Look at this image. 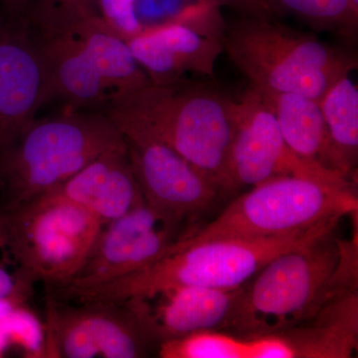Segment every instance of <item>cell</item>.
Masks as SVG:
<instances>
[{
  "instance_id": "1",
  "label": "cell",
  "mask_w": 358,
  "mask_h": 358,
  "mask_svg": "<svg viewBox=\"0 0 358 358\" xmlns=\"http://www.w3.org/2000/svg\"><path fill=\"white\" fill-rule=\"evenodd\" d=\"M105 114L122 136H145L169 145L227 192L237 100L217 85L186 78L150 83L108 103Z\"/></svg>"
},
{
  "instance_id": "2",
  "label": "cell",
  "mask_w": 358,
  "mask_h": 358,
  "mask_svg": "<svg viewBox=\"0 0 358 358\" xmlns=\"http://www.w3.org/2000/svg\"><path fill=\"white\" fill-rule=\"evenodd\" d=\"M334 231L280 254L243 286L222 331L239 336L280 333L312 319L338 294L357 288V241Z\"/></svg>"
},
{
  "instance_id": "3",
  "label": "cell",
  "mask_w": 358,
  "mask_h": 358,
  "mask_svg": "<svg viewBox=\"0 0 358 358\" xmlns=\"http://www.w3.org/2000/svg\"><path fill=\"white\" fill-rule=\"evenodd\" d=\"M341 218L329 219L285 236L256 240H214L176 247L145 267L113 281L62 294L86 301L150 299L182 287L230 289L248 282L275 257L336 229ZM178 242V241H176Z\"/></svg>"
},
{
  "instance_id": "4",
  "label": "cell",
  "mask_w": 358,
  "mask_h": 358,
  "mask_svg": "<svg viewBox=\"0 0 358 358\" xmlns=\"http://www.w3.org/2000/svg\"><path fill=\"white\" fill-rule=\"evenodd\" d=\"M223 49L250 85L270 93L324 99L357 68V56L266 18L242 17L224 27Z\"/></svg>"
},
{
  "instance_id": "5",
  "label": "cell",
  "mask_w": 358,
  "mask_h": 358,
  "mask_svg": "<svg viewBox=\"0 0 358 358\" xmlns=\"http://www.w3.org/2000/svg\"><path fill=\"white\" fill-rule=\"evenodd\" d=\"M124 145L106 114L66 109L57 117L35 120L0 157V205L24 203L51 192L103 152Z\"/></svg>"
},
{
  "instance_id": "6",
  "label": "cell",
  "mask_w": 358,
  "mask_h": 358,
  "mask_svg": "<svg viewBox=\"0 0 358 358\" xmlns=\"http://www.w3.org/2000/svg\"><path fill=\"white\" fill-rule=\"evenodd\" d=\"M357 210L355 186L282 176L254 186L210 223L192 228L174 245L285 236L329 219L357 215Z\"/></svg>"
},
{
  "instance_id": "7",
  "label": "cell",
  "mask_w": 358,
  "mask_h": 358,
  "mask_svg": "<svg viewBox=\"0 0 358 358\" xmlns=\"http://www.w3.org/2000/svg\"><path fill=\"white\" fill-rule=\"evenodd\" d=\"M103 225L82 207L45 193L0 205V251L26 281L62 288L83 267Z\"/></svg>"
},
{
  "instance_id": "8",
  "label": "cell",
  "mask_w": 358,
  "mask_h": 358,
  "mask_svg": "<svg viewBox=\"0 0 358 358\" xmlns=\"http://www.w3.org/2000/svg\"><path fill=\"white\" fill-rule=\"evenodd\" d=\"M47 301L46 357L141 358L157 352L133 300Z\"/></svg>"
},
{
  "instance_id": "9",
  "label": "cell",
  "mask_w": 358,
  "mask_h": 358,
  "mask_svg": "<svg viewBox=\"0 0 358 358\" xmlns=\"http://www.w3.org/2000/svg\"><path fill=\"white\" fill-rule=\"evenodd\" d=\"M282 176H301L334 185L355 181L301 159L289 148L261 90L250 85L237 100L236 124L227 166V192L254 187Z\"/></svg>"
},
{
  "instance_id": "10",
  "label": "cell",
  "mask_w": 358,
  "mask_h": 358,
  "mask_svg": "<svg viewBox=\"0 0 358 358\" xmlns=\"http://www.w3.org/2000/svg\"><path fill=\"white\" fill-rule=\"evenodd\" d=\"M188 230L141 202L121 217L103 224L76 277L55 289L64 294L136 272L166 255Z\"/></svg>"
},
{
  "instance_id": "11",
  "label": "cell",
  "mask_w": 358,
  "mask_h": 358,
  "mask_svg": "<svg viewBox=\"0 0 358 358\" xmlns=\"http://www.w3.org/2000/svg\"><path fill=\"white\" fill-rule=\"evenodd\" d=\"M124 138L145 204L167 220L192 229L189 223L217 199L218 186L169 145L145 136Z\"/></svg>"
},
{
  "instance_id": "12",
  "label": "cell",
  "mask_w": 358,
  "mask_h": 358,
  "mask_svg": "<svg viewBox=\"0 0 358 358\" xmlns=\"http://www.w3.org/2000/svg\"><path fill=\"white\" fill-rule=\"evenodd\" d=\"M47 103L40 44L29 25L0 24V157L36 120Z\"/></svg>"
},
{
  "instance_id": "13",
  "label": "cell",
  "mask_w": 358,
  "mask_h": 358,
  "mask_svg": "<svg viewBox=\"0 0 358 358\" xmlns=\"http://www.w3.org/2000/svg\"><path fill=\"white\" fill-rule=\"evenodd\" d=\"M244 286V285H243ZM243 286L217 289L182 287L150 299H131L157 345L201 331H221L236 307Z\"/></svg>"
},
{
  "instance_id": "14",
  "label": "cell",
  "mask_w": 358,
  "mask_h": 358,
  "mask_svg": "<svg viewBox=\"0 0 358 358\" xmlns=\"http://www.w3.org/2000/svg\"><path fill=\"white\" fill-rule=\"evenodd\" d=\"M124 40L154 84L173 83L187 73L214 78V66L224 51L221 38L182 23L145 28Z\"/></svg>"
},
{
  "instance_id": "15",
  "label": "cell",
  "mask_w": 358,
  "mask_h": 358,
  "mask_svg": "<svg viewBox=\"0 0 358 358\" xmlns=\"http://www.w3.org/2000/svg\"><path fill=\"white\" fill-rule=\"evenodd\" d=\"M47 193L82 207L103 224L121 217L145 201L131 169L127 143L103 152Z\"/></svg>"
},
{
  "instance_id": "16",
  "label": "cell",
  "mask_w": 358,
  "mask_h": 358,
  "mask_svg": "<svg viewBox=\"0 0 358 358\" xmlns=\"http://www.w3.org/2000/svg\"><path fill=\"white\" fill-rule=\"evenodd\" d=\"M39 44L46 77L47 102L57 99L69 110L110 102L98 68L74 30L41 40Z\"/></svg>"
},
{
  "instance_id": "17",
  "label": "cell",
  "mask_w": 358,
  "mask_h": 358,
  "mask_svg": "<svg viewBox=\"0 0 358 358\" xmlns=\"http://www.w3.org/2000/svg\"><path fill=\"white\" fill-rule=\"evenodd\" d=\"M275 334L286 358L352 357L358 343L357 289L334 296L307 322Z\"/></svg>"
},
{
  "instance_id": "18",
  "label": "cell",
  "mask_w": 358,
  "mask_h": 358,
  "mask_svg": "<svg viewBox=\"0 0 358 358\" xmlns=\"http://www.w3.org/2000/svg\"><path fill=\"white\" fill-rule=\"evenodd\" d=\"M98 68L110 102L152 83L129 45L100 15L73 28Z\"/></svg>"
},
{
  "instance_id": "19",
  "label": "cell",
  "mask_w": 358,
  "mask_h": 358,
  "mask_svg": "<svg viewBox=\"0 0 358 358\" xmlns=\"http://www.w3.org/2000/svg\"><path fill=\"white\" fill-rule=\"evenodd\" d=\"M262 92L277 117L285 141L294 154L333 171L329 162V138L320 103L298 94Z\"/></svg>"
},
{
  "instance_id": "20",
  "label": "cell",
  "mask_w": 358,
  "mask_h": 358,
  "mask_svg": "<svg viewBox=\"0 0 358 358\" xmlns=\"http://www.w3.org/2000/svg\"><path fill=\"white\" fill-rule=\"evenodd\" d=\"M333 171L355 181L358 157V88L350 75L341 77L320 103Z\"/></svg>"
},
{
  "instance_id": "21",
  "label": "cell",
  "mask_w": 358,
  "mask_h": 358,
  "mask_svg": "<svg viewBox=\"0 0 358 358\" xmlns=\"http://www.w3.org/2000/svg\"><path fill=\"white\" fill-rule=\"evenodd\" d=\"M275 16H293L313 29L329 31L355 43L358 9L350 0H267Z\"/></svg>"
},
{
  "instance_id": "22",
  "label": "cell",
  "mask_w": 358,
  "mask_h": 358,
  "mask_svg": "<svg viewBox=\"0 0 358 358\" xmlns=\"http://www.w3.org/2000/svg\"><path fill=\"white\" fill-rule=\"evenodd\" d=\"M99 15V0H31L25 17L45 40Z\"/></svg>"
},
{
  "instance_id": "23",
  "label": "cell",
  "mask_w": 358,
  "mask_h": 358,
  "mask_svg": "<svg viewBox=\"0 0 358 358\" xmlns=\"http://www.w3.org/2000/svg\"><path fill=\"white\" fill-rule=\"evenodd\" d=\"M20 350L26 357H46V329L27 301L18 303L0 319V357Z\"/></svg>"
},
{
  "instance_id": "24",
  "label": "cell",
  "mask_w": 358,
  "mask_h": 358,
  "mask_svg": "<svg viewBox=\"0 0 358 358\" xmlns=\"http://www.w3.org/2000/svg\"><path fill=\"white\" fill-rule=\"evenodd\" d=\"M138 0H99L100 16L126 39L143 30L136 13Z\"/></svg>"
},
{
  "instance_id": "25",
  "label": "cell",
  "mask_w": 358,
  "mask_h": 358,
  "mask_svg": "<svg viewBox=\"0 0 358 358\" xmlns=\"http://www.w3.org/2000/svg\"><path fill=\"white\" fill-rule=\"evenodd\" d=\"M216 6L227 7L242 17L273 20L277 17L267 0H211Z\"/></svg>"
},
{
  "instance_id": "26",
  "label": "cell",
  "mask_w": 358,
  "mask_h": 358,
  "mask_svg": "<svg viewBox=\"0 0 358 358\" xmlns=\"http://www.w3.org/2000/svg\"><path fill=\"white\" fill-rule=\"evenodd\" d=\"M33 286L17 273L10 274L8 271L0 266V300L9 296H31Z\"/></svg>"
},
{
  "instance_id": "27",
  "label": "cell",
  "mask_w": 358,
  "mask_h": 358,
  "mask_svg": "<svg viewBox=\"0 0 358 358\" xmlns=\"http://www.w3.org/2000/svg\"><path fill=\"white\" fill-rule=\"evenodd\" d=\"M31 0H6L7 10L18 18L25 17Z\"/></svg>"
},
{
  "instance_id": "28",
  "label": "cell",
  "mask_w": 358,
  "mask_h": 358,
  "mask_svg": "<svg viewBox=\"0 0 358 358\" xmlns=\"http://www.w3.org/2000/svg\"><path fill=\"white\" fill-rule=\"evenodd\" d=\"M27 301L28 299L24 296H9V298L2 299L0 300V319L16 305Z\"/></svg>"
},
{
  "instance_id": "29",
  "label": "cell",
  "mask_w": 358,
  "mask_h": 358,
  "mask_svg": "<svg viewBox=\"0 0 358 358\" xmlns=\"http://www.w3.org/2000/svg\"><path fill=\"white\" fill-rule=\"evenodd\" d=\"M352 2L353 6L358 9V0H350Z\"/></svg>"
}]
</instances>
